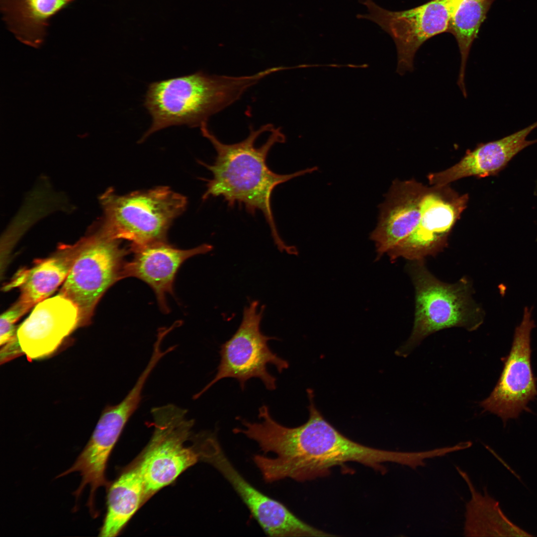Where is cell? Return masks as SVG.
Segmentation results:
<instances>
[{
    "label": "cell",
    "instance_id": "obj_1",
    "mask_svg": "<svg viewBox=\"0 0 537 537\" xmlns=\"http://www.w3.org/2000/svg\"><path fill=\"white\" fill-rule=\"evenodd\" d=\"M307 421L294 428L277 422L266 405L259 409V422L244 419L239 432L256 442L264 453L255 454L253 461L265 481L290 478L305 481L327 476L331 469L348 462H357L383 469L382 464L409 465L410 451H392L369 447L351 440L329 423L316 408L311 390Z\"/></svg>",
    "mask_w": 537,
    "mask_h": 537
},
{
    "label": "cell",
    "instance_id": "obj_2",
    "mask_svg": "<svg viewBox=\"0 0 537 537\" xmlns=\"http://www.w3.org/2000/svg\"><path fill=\"white\" fill-rule=\"evenodd\" d=\"M200 128L202 136L210 141L216 153L211 165L198 161L212 174L211 179H206L207 189L202 199L222 196L230 208L237 204L243 205L252 215L261 211L278 250L293 254L295 247L286 244L277 229L271 205L272 193L278 185L315 172L317 168L289 174H279L271 171L267 163L268 154L274 145L285 141L281 129L274 128L271 124L257 129L250 127L246 138L231 144L221 142L208 129L207 123Z\"/></svg>",
    "mask_w": 537,
    "mask_h": 537
},
{
    "label": "cell",
    "instance_id": "obj_3",
    "mask_svg": "<svg viewBox=\"0 0 537 537\" xmlns=\"http://www.w3.org/2000/svg\"><path fill=\"white\" fill-rule=\"evenodd\" d=\"M275 68L243 76L210 75L199 71L151 83L144 105L151 125L141 142L153 133L174 125L199 127L212 115L238 100Z\"/></svg>",
    "mask_w": 537,
    "mask_h": 537
},
{
    "label": "cell",
    "instance_id": "obj_4",
    "mask_svg": "<svg viewBox=\"0 0 537 537\" xmlns=\"http://www.w3.org/2000/svg\"><path fill=\"white\" fill-rule=\"evenodd\" d=\"M411 261L408 270L415 290V317L410 337L397 351L398 355L404 357L436 332L454 327L474 331L484 319L483 310L472 297L467 279L447 283L428 270L423 260Z\"/></svg>",
    "mask_w": 537,
    "mask_h": 537
},
{
    "label": "cell",
    "instance_id": "obj_5",
    "mask_svg": "<svg viewBox=\"0 0 537 537\" xmlns=\"http://www.w3.org/2000/svg\"><path fill=\"white\" fill-rule=\"evenodd\" d=\"M100 202L103 217L99 230L112 239L128 241L131 251L166 241L171 223L187 204L185 196L167 186L122 195L110 189Z\"/></svg>",
    "mask_w": 537,
    "mask_h": 537
},
{
    "label": "cell",
    "instance_id": "obj_6",
    "mask_svg": "<svg viewBox=\"0 0 537 537\" xmlns=\"http://www.w3.org/2000/svg\"><path fill=\"white\" fill-rule=\"evenodd\" d=\"M187 411L172 404L152 409L154 431L151 441L136 462L141 475L146 500L172 483L185 470L201 460L195 435L192 446V419Z\"/></svg>",
    "mask_w": 537,
    "mask_h": 537
},
{
    "label": "cell",
    "instance_id": "obj_7",
    "mask_svg": "<svg viewBox=\"0 0 537 537\" xmlns=\"http://www.w3.org/2000/svg\"><path fill=\"white\" fill-rule=\"evenodd\" d=\"M120 242L98 230L77 243V256L59 294L78 307L79 326L90 322L106 291L124 278L128 251L121 247Z\"/></svg>",
    "mask_w": 537,
    "mask_h": 537
},
{
    "label": "cell",
    "instance_id": "obj_8",
    "mask_svg": "<svg viewBox=\"0 0 537 537\" xmlns=\"http://www.w3.org/2000/svg\"><path fill=\"white\" fill-rule=\"evenodd\" d=\"M265 311L264 306L253 300L243 310L241 323L232 337L220 347V363L214 378L193 398L196 399L213 385L225 378H233L244 390L246 382L257 378L269 390L276 387V378L270 374L268 364H272L281 373L288 362L273 353L268 341L274 337L265 335L260 325Z\"/></svg>",
    "mask_w": 537,
    "mask_h": 537
},
{
    "label": "cell",
    "instance_id": "obj_9",
    "mask_svg": "<svg viewBox=\"0 0 537 537\" xmlns=\"http://www.w3.org/2000/svg\"><path fill=\"white\" fill-rule=\"evenodd\" d=\"M457 0H430L410 9L391 11L372 0H358L368 12L357 17L374 22L392 38L397 52V71L402 75L413 70L415 54L424 42L448 31Z\"/></svg>",
    "mask_w": 537,
    "mask_h": 537
},
{
    "label": "cell",
    "instance_id": "obj_10",
    "mask_svg": "<svg viewBox=\"0 0 537 537\" xmlns=\"http://www.w3.org/2000/svg\"><path fill=\"white\" fill-rule=\"evenodd\" d=\"M201 460L216 469L230 484L265 533L275 537H333L296 516L284 504L256 488L227 457L216 434L209 432L201 450Z\"/></svg>",
    "mask_w": 537,
    "mask_h": 537
},
{
    "label": "cell",
    "instance_id": "obj_11",
    "mask_svg": "<svg viewBox=\"0 0 537 537\" xmlns=\"http://www.w3.org/2000/svg\"><path fill=\"white\" fill-rule=\"evenodd\" d=\"M535 327L532 309L526 307L497 384L489 397L479 403L483 412L497 415L505 424L528 410V403L537 395V378L531 361V332Z\"/></svg>",
    "mask_w": 537,
    "mask_h": 537
},
{
    "label": "cell",
    "instance_id": "obj_12",
    "mask_svg": "<svg viewBox=\"0 0 537 537\" xmlns=\"http://www.w3.org/2000/svg\"><path fill=\"white\" fill-rule=\"evenodd\" d=\"M469 200L449 186L428 187L421 215L413 232L387 253L391 261L402 257L410 261L434 256L447 246L450 232Z\"/></svg>",
    "mask_w": 537,
    "mask_h": 537
},
{
    "label": "cell",
    "instance_id": "obj_13",
    "mask_svg": "<svg viewBox=\"0 0 537 537\" xmlns=\"http://www.w3.org/2000/svg\"><path fill=\"white\" fill-rule=\"evenodd\" d=\"M78 327V307L58 294L36 304L17 329L13 341L19 355H25L29 360L39 359L55 352Z\"/></svg>",
    "mask_w": 537,
    "mask_h": 537
},
{
    "label": "cell",
    "instance_id": "obj_14",
    "mask_svg": "<svg viewBox=\"0 0 537 537\" xmlns=\"http://www.w3.org/2000/svg\"><path fill=\"white\" fill-rule=\"evenodd\" d=\"M130 418L127 410L118 404L105 409L90 439L75 462L58 476L61 477L74 472H80L81 482L74 494L77 500L85 487L89 485L87 505L90 508L94 507L97 488L108 485L105 476L107 461Z\"/></svg>",
    "mask_w": 537,
    "mask_h": 537
},
{
    "label": "cell",
    "instance_id": "obj_15",
    "mask_svg": "<svg viewBox=\"0 0 537 537\" xmlns=\"http://www.w3.org/2000/svg\"><path fill=\"white\" fill-rule=\"evenodd\" d=\"M415 179L395 180L379 207L377 225L370 235L379 259L415 229L428 188Z\"/></svg>",
    "mask_w": 537,
    "mask_h": 537
},
{
    "label": "cell",
    "instance_id": "obj_16",
    "mask_svg": "<svg viewBox=\"0 0 537 537\" xmlns=\"http://www.w3.org/2000/svg\"><path fill=\"white\" fill-rule=\"evenodd\" d=\"M537 128V121L500 139L479 144L467 151L460 160L449 168L428 176L432 185L444 186L468 177L483 178L497 175L520 152L537 143V139L528 140Z\"/></svg>",
    "mask_w": 537,
    "mask_h": 537
},
{
    "label": "cell",
    "instance_id": "obj_17",
    "mask_svg": "<svg viewBox=\"0 0 537 537\" xmlns=\"http://www.w3.org/2000/svg\"><path fill=\"white\" fill-rule=\"evenodd\" d=\"M213 246L203 244L188 250L178 249L159 242L132 250L134 256L126 262L124 278L134 277L147 283L154 290L160 308L169 311L166 296L172 294L176 273L181 264L188 258L211 251Z\"/></svg>",
    "mask_w": 537,
    "mask_h": 537
},
{
    "label": "cell",
    "instance_id": "obj_18",
    "mask_svg": "<svg viewBox=\"0 0 537 537\" xmlns=\"http://www.w3.org/2000/svg\"><path fill=\"white\" fill-rule=\"evenodd\" d=\"M77 252V243L63 246L54 256L19 272L5 286L6 289L19 287L18 302L29 310L47 299L65 280Z\"/></svg>",
    "mask_w": 537,
    "mask_h": 537
},
{
    "label": "cell",
    "instance_id": "obj_19",
    "mask_svg": "<svg viewBox=\"0 0 537 537\" xmlns=\"http://www.w3.org/2000/svg\"><path fill=\"white\" fill-rule=\"evenodd\" d=\"M75 0H0L2 20L16 38L39 46L47 35L51 19Z\"/></svg>",
    "mask_w": 537,
    "mask_h": 537
},
{
    "label": "cell",
    "instance_id": "obj_20",
    "mask_svg": "<svg viewBox=\"0 0 537 537\" xmlns=\"http://www.w3.org/2000/svg\"><path fill=\"white\" fill-rule=\"evenodd\" d=\"M455 468L466 482L471 494L470 499L465 505L464 536H530L506 518L498 502L488 494L486 487L482 494L476 490L466 472L457 466Z\"/></svg>",
    "mask_w": 537,
    "mask_h": 537
},
{
    "label": "cell",
    "instance_id": "obj_21",
    "mask_svg": "<svg viewBox=\"0 0 537 537\" xmlns=\"http://www.w3.org/2000/svg\"><path fill=\"white\" fill-rule=\"evenodd\" d=\"M146 500L143 481L135 463L110 485L100 537H115Z\"/></svg>",
    "mask_w": 537,
    "mask_h": 537
},
{
    "label": "cell",
    "instance_id": "obj_22",
    "mask_svg": "<svg viewBox=\"0 0 537 537\" xmlns=\"http://www.w3.org/2000/svg\"><path fill=\"white\" fill-rule=\"evenodd\" d=\"M494 0H457L451 14L448 32L455 37L460 54L457 84L463 94L466 93L464 76L467 57Z\"/></svg>",
    "mask_w": 537,
    "mask_h": 537
},
{
    "label": "cell",
    "instance_id": "obj_23",
    "mask_svg": "<svg viewBox=\"0 0 537 537\" xmlns=\"http://www.w3.org/2000/svg\"><path fill=\"white\" fill-rule=\"evenodd\" d=\"M28 309L18 301L0 316V344L4 345L16 335L15 323Z\"/></svg>",
    "mask_w": 537,
    "mask_h": 537
},
{
    "label": "cell",
    "instance_id": "obj_24",
    "mask_svg": "<svg viewBox=\"0 0 537 537\" xmlns=\"http://www.w3.org/2000/svg\"><path fill=\"white\" fill-rule=\"evenodd\" d=\"M534 195L537 197V178L535 181V186L534 188Z\"/></svg>",
    "mask_w": 537,
    "mask_h": 537
}]
</instances>
